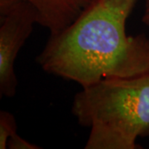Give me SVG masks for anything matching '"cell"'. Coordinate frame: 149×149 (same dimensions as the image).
<instances>
[{"instance_id":"cell-4","label":"cell","mask_w":149,"mask_h":149,"mask_svg":"<svg viewBox=\"0 0 149 149\" xmlns=\"http://www.w3.org/2000/svg\"><path fill=\"white\" fill-rule=\"evenodd\" d=\"M37 13V23L54 34L68 27L96 0H25Z\"/></svg>"},{"instance_id":"cell-6","label":"cell","mask_w":149,"mask_h":149,"mask_svg":"<svg viewBox=\"0 0 149 149\" xmlns=\"http://www.w3.org/2000/svg\"><path fill=\"white\" fill-rule=\"evenodd\" d=\"M7 148L10 149H37L40 148L37 145L32 144L21 138L17 133L13 135L8 141Z\"/></svg>"},{"instance_id":"cell-3","label":"cell","mask_w":149,"mask_h":149,"mask_svg":"<svg viewBox=\"0 0 149 149\" xmlns=\"http://www.w3.org/2000/svg\"><path fill=\"white\" fill-rule=\"evenodd\" d=\"M37 23V13L25 0H0V95H15L14 62Z\"/></svg>"},{"instance_id":"cell-5","label":"cell","mask_w":149,"mask_h":149,"mask_svg":"<svg viewBox=\"0 0 149 149\" xmlns=\"http://www.w3.org/2000/svg\"><path fill=\"white\" fill-rule=\"evenodd\" d=\"M15 133H17L15 118L8 112H0V148H7L8 139Z\"/></svg>"},{"instance_id":"cell-2","label":"cell","mask_w":149,"mask_h":149,"mask_svg":"<svg viewBox=\"0 0 149 149\" xmlns=\"http://www.w3.org/2000/svg\"><path fill=\"white\" fill-rule=\"evenodd\" d=\"M72 113L91 128L85 148H139L138 138L149 136V73L84 87L74 96Z\"/></svg>"},{"instance_id":"cell-1","label":"cell","mask_w":149,"mask_h":149,"mask_svg":"<svg viewBox=\"0 0 149 149\" xmlns=\"http://www.w3.org/2000/svg\"><path fill=\"white\" fill-rule=\"evenodd\" d=\"M136 2L96 0L68 27L50 34L37 62L46 72L82 88L109 78L148 74L149 38L126 32Z\"/></svg>"},{"instance_id":"cell-7","label":"cell","mask_w":149,"mask_h":149,"mask_svg":"<svg viewBox=\"0 0 149 149\" xmlns=\"http://www.w3.org/2000/svg\"><path fill=\"white\" fill-rule=\"evenodd\" d=\"M143 22L146 25L149 26V0H147V3H146V9L144 12L143 16Z\"/></svg>"}]
</instances>
